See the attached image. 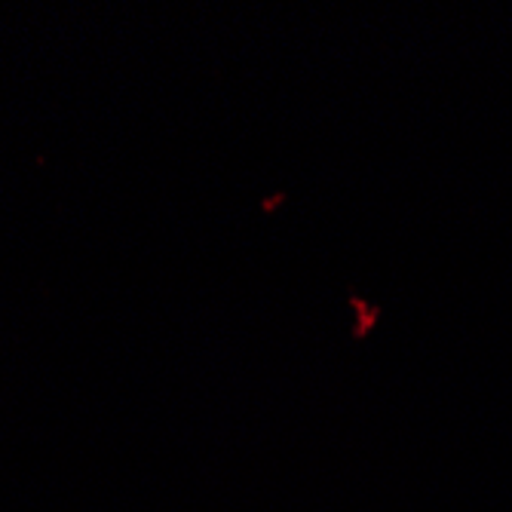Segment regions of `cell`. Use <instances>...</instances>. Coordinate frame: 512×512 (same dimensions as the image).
I'll return each instance as SVG.
<instances>
[{
    "label": "cell",
    "instance_id": "obj_1",
    "mask_svg": "<svg viewBox=\"0 0 512 512\" xmlns=\"http://www.w3.org/2000/svg\"><path fill=\"white\" fill-rule=\"evenodd\" d=\"M353 307L359 310V325H356V335L362 338L368 329H371V322H375V316H378V310L375 307H368L365 301H353Z\"/></svg>",
    "mask_w": 512,
    "mask_h": 512
}]
</instances>
